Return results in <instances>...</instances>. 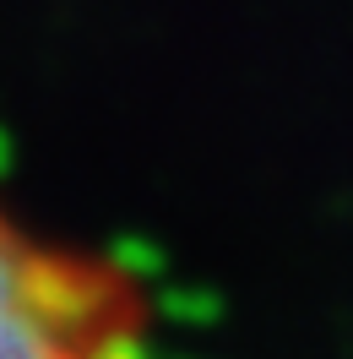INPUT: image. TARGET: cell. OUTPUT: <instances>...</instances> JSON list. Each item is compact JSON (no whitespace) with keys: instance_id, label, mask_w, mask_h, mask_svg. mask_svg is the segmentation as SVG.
Segmentation results:
<instances>
[{"instance_id":"1","label":"cell","mask_w":353,"mask_h":359,"mask_svg":"<svg viewBox=\"0 0 353 359\" xmlns=\"http://www.w3.org/2000/svg\"><path fill=\"white\" fill-rule=\"evenodd\" d=\"M0 359H158V299L114 250L39 224L0 185Z\"/></svg>"}]
</instances>
